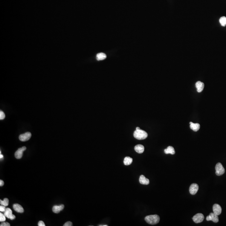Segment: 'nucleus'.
Listing matches in <instances>:
<instances>
[{
  "label": "nucleus",
  "instance_id": "nucleus-7",
  "mask_svg": "<svg viewBox=\"0 0 226 226\" xmlns=\"http://www.w3.org/2000/svg\"><path fill=\"white\" fill-rule=\"evenodd\" d=\"M206 219L207 221H212L213 222L217 223L219 222V217L217 215H216L214 213H211L208 216H207L206 218Z\"/></svg>",
  "mask_w": 226,
  "mask_h": 226
},
{
  "label": "nucleus",
  "instance_id": "nucleus-28",
  "mask_svg": "<svg viewBox=\"0 0 226 226\" xmlns=\"http://www.w3.org/2000/svg\"><path fill=\"white\" fill-rule=\"evenodd\" d=\"M4 184V182H3V181L1 180H0V186H2Z\"/></svg>",
  "mask_w": 226,
  "mask_h": 226
},
{
  "label": "nucleus",
  "instance_id": "nucleus-2",
  "mask_svg": "<svg viewBox=\"0 0 226 226\" xmlns=\"http://www.w3.org/2000/svg\"><path fill=\"white\" fill-rule=\"evenodd\" d=\"M148 136V134L145 131L139 129L136 130L134 133V137L138 140H143L146 139Z\"/></svg>",
  "mask_w": 226,
  "mask_h": 226
},
{
  "label": "nucleus",
  "instance_id": "nucleus-3",
  "mask_svg": "<svg viewBox=\"0 0 226 226\" xmlns=\"http://www.w3.org/2000/svg\"><path fill=\"white\" fill-rule=\"evenodd\" d=\"M216 174L217 176H220L224 174L225 173V169L221 163H218L215 166Z\"/></svg>",
  "mask_w": 226,
  "mask_h": 226
},
{
  "label": "nucleus",
  "instance_id": "nucleus-20",
  "mask_svg": "<svg viewBox=\"0 0 226 226\" xmlns=\"http://www.w3.org/2000/svg\"><path fill=\"white\" fill-rule=\"evenodd\" d=\"M0 203L1 205L7 206H8L9 204V200L7 198H5L4 199V200L2 201L1 200H0Z\"/></svg>",
  "mask_w": 226,
  "mask_h": 226
},
{
  "label": "nucleus",
  "instance_id": "nucleus-15",
  "mask_svg": "<svg viewBox=\"0 0 226 226\" xmlns=\"http://www.w3.org/2000/svg\"><path fill=\"white\" fill-rule=\"evenodd\" d=\"M190 128L194 132H197L199 131L200 128V125L198 123L194 124L192 122H190Z\"/></svg>",
  "mask_w": 226,
  "mask_h": 226
},
{
  "label": "nucleus",
  "instance_id": "nucleus-8",
  "mask_svg": "<svg viewBox=\"0 0 226 226\" xmlns=\"http://www.w3.org/2000/svg\"><path fill=\"white\" fill-rule=\"evenodd\" d=\"M4 215L6 217L9 219L11 220H13L16 218L15 216L12 214V211L10 208H6V211L4 212Z\"/></svg>",
  "mask_w": 226,
  "mask_h": 226
},
{
  "label": "nucleus",
  "instance_id": "nucleus-21",
  "mask_svg": "<svg viewBox=\"0 0 226 226\" xmlns=\"http://www.w3.org/2000/svg\"><path fill=\"white\" fill-rule=\"evenodd\" d=\"M219 22L223 26H225L226 25V17H222L219 19Z\"/></svg>",
  "mask_w": 226,
  "mask_h": 226
},
{
  "label": "nucleus",
  "instance_id": "nucleus-16",
  "mask_svg": "<svg viewBox=\"0 0 226 226\" xmlns=\"http://www.w3.org/2000/svg\"><path fill=\"white\" fill-rule=\"evenodd\" d=\"M135 150L138 153L142 154L144 152V147L142 144H137L135 146Z\"/></svg>",
  "mask_w": 226,
  "mask_h": 226
},
{
  "label": "nucleus",
  "instance_id": "nucleus-22",
  "mask_svg": "<svg viewBox=\"0 0 226 226\" xmlns=\"http://www.w3.org/2000/svg\"><path fill=\"white\" fill-rule=\"evenodd\" d=\"M6 217L4 214H3L1 212L0 213V222H3L6 220Z\"/></svg>",
  "mask_w": 226,
  "mask_h": 226
},
{
  "label": "nucleus",
  "instance_id": "nucleus-12",
  "mask_svg": "<svg viewBox=\"0 0 226 226\" xmlns=\"http://www.w3.org/2000/svg\"><path fill=\"white\" fill-rule=\"evenodd\" d=\"M13 207L15 211H17V212L22 213L24 212L23 208L22 207V206H21L20 204H18V203L14 204Z\"/></svg>",
  "mask_w": 226,
  "mask_h": 226
},
{
  "label": "nucleus",
  "instance_id": "nucleus-14",
  "mask_svg": "<svg viewBox=\"0 0 226 226\" xmlns=\"http://www.w3.org/2000/svg\"><path fill=\"white\" fill-rule=\"evenodd\" d=\"M64 208V205L61 204L60 206H54L52 208V211L53 212L58 214L60 213L61 211L63 210Z\"/></svg>",
  "mask_w": 226,
  "mask_h": 226
},
{
  "label": "nucleus",
  "instance_id": "nucleus-25",
  "mask_svg": "<svg viewBox=\"0 0 226 226\" xmlns=\"http://www.w3.org/2000/svg\"><path fill=\"white\" fill-rule=\"evenodd\" d=\"M64 226H72V223L70 221H68V222H66V223L64 225H63Z\"/></svg>",
  "mask_w": 226,
  "mask_h": 226
},
{
  "label": "nucleus",
  "instance_id": "nucleus-31",
  "mask_svg": "<svg viewBox=\"0 0 226 226\" xmlns=\"http://www.w3.org/2000/svg\"><path fill=\"white\" fill-rule=\"evenodd\" d=\"M139 129H140V128L139 127H137L136 129V130H139Z\"/></svg>",
  "mask_w": 226,
  "mask_h": 226
},
{
  "label": "nucleus",
  "instance_id": "nucleus-13",
  "mask_svg": "<svg viewBox=\"0 0 226 226\" xmlns=\"http://www.w3.org/2000/svg\"><path fill=\"white\" fill-rule=\"evenodd\" d=\"M139 181L141 184L143 185H148L150 183L149 180L145 178L144 175L140 176L139 179Z\"/></svg>",
  "mask_w": 226,
  "mask_h": 226
},
{
  "label": "nucleus",
  "instance_id": "nucleus-29",
  "mask_svg": "<svg viewBox=\"0 0 226 226\" xmlns=\"http://www.w3.org/2000/svg\"><path fill=\"white\" fill-rule=\"evenodd\" d=\"M3 155H2L1 153V154H0V159L3 158Z\"/></svg>",
  "mask_w": 226,
  "mask_h": 226
},
{
  "label": "nucleus",
  "instance_id": "nucleus-23",
  "mask_svg": "<svg viewBox=\"0 0 226 226\" xmlns=\"http://www.w3.org/2000/svg\"><path fill=\"white\" fill-rule=\"evenodd\" d=\"M5 113L3 111H0V120H3V119H5Z\"/></svg>",
  "mask_w": 226,
  "mask_h": 226
},
{
  "label": "nucleus",
  "instance_id": "nucleus-26",
  "mask_svg": "<svg viewBox=\"0 0 226 226\" xmlns=\"http://www.w3.org/2000/svg\"><path fill=\"white\" fill-rule=\"evenodd\" d=\"M0 226H10V225L8 222H3L0 225Z\"/></svg>",
  "mask_w": 226,
  "mask_h": 226
},
{
  "label": "nucleus",
  "instance_id": "nucleus-6",
  "mask_svg": "<svg viewBox=\"0 0 226 226\" xmlns=\"http://www.w3.org/2000/svg\"><path fill=\"white\" fill-rule=\"evenodd\" d=\"M31 134L30 132H26L25 133L19 136V139L22 142H25L29 140L31 138Z\"/></svg>",
  "mask_w": 226,
  "mask_h": 226
},
{
  "label": "nucleus",
  "instance_id": "nucleus-18",
  "mask_svg": "<svg viewBox=\"0 0 226 226\" xmlns=\"http://www.w3.org/2000/svg\"><path fill=\"white\" fill-rule=\"evenodd\" d=\"M133 161V159L130 157H126L124 158V163L125 165H131Z\"/></svg>",
  "mask_w": 226,
  "mask_h": 226
},
{
  "label": "nucleus",
  "instance_id": "nucleus-5",
  "mask_svg": "<svg viewBox=\"0 0 226 226\" xmlns=\"http://www.w3.org/2000/svg\"><path fill=\"white\" fill-rule=\"evenodd\" d=\"M26 148L25 146L19 149L15 153V158L17 159H19L22 158L23 156V152L26 150Z\"/></svg>",
  "mask_w": 226,
  "mask_h": 226
},
{
  "label": "nucleus",
  "instance_id": "nucleus-10",
  "mask_svg": "<svg viewBox=\"0 0 226 226\" xmlns=\"http://www.w3.org/2000/svg\"><path fill=\"white\" fill-rule=\"evenodd\" d=\"M213 213L214 214H215L216 215L219 216L222 213V208L221 206L218 204H214L213 206Z\"/></svg>",
  "mask_w": 226,
  "mask_h": 226
},
{
  "label": "nucleus",
  "instance_id": "nucleus-17",
  "mask_svg": "<svg viewBox=\"0 0 226 226\" xmlns=\"http://www.w3.org/2000/svg\"><path fill=\"white\" fill-rule=\"evenodd\" d=\"M164 152L166 154H170L171 155H174L176 153L174 148L172 146L168 147L167 148L164 150Z\"/></svg>",
  "mask_w": 226,
  "mask_h": 226
},
{
  "label": "nucleus",
  "instance_id": "nucleus-24",
  "mask_svg": "<svg viewBox=\"0 0 226 226\" xmlns=\"http://www.w3.org/2000/svg\"><path fill=\"white\" fill-rule=\"evenodd\" d=\"M5 206H3V205H0V212H5L6 211V208Z\"/></svg>",
  "mask_w": 226,
  "mask_h": 226
},
{
  "label": "nucleus",
  "instance_id": "nucleus-30",
  "mask_svg": "<svg viewBox=\"0 0 226 226\" xmlns=\"http://www.w3.org/2000/svg\"><path fill=\"white\" fill-rule=\"evenodd\" d=\"M99 226H107L108 225H99Z\"/></svg>",
  "mask_w": 226,
  "mask_h": 226
},
{
  "label": "nucleus",
  "instance_id": "nucleus-9",
  "mask_svg": "<svg viewBox=\"0 0 226 226\" xmlns=\"http://www.w3.org/2000/svg\"><path fill=\"white\" fill-rule=\"evenodd\" d=\"M199 187L198 184L193 183L189 188V192L191 195H195L199 190Z\"/></svg>",
  "mask_w": 226,
  "mask_h": 226
},
{
  "label": "nucleus",
  "instance_id": "nucleus-4",
  "mask_svg": "<svg viewBox=\"0 0 226 226\" xmlns=\"http://www.w3.org/2000/svg\"><path fill=\"white\" fill-rule=\"evenodd\" d=\"M204 219V216L203 214L201 213L196 214L193 217V220L196 223H199L202 222Z\"/></svg>",
  "mask_w": 226,
  "mask_h": 226
},
{
  "label": "nucleus",
  "instance_id": "nucleus-11",
  "mask_svg": "<svg viewBox=\"0 0 226 226\" xmlns=\"http://www.w3.org/2000/svg\"><path fill=\"white\" fill-rule=\"evenodd\" d=\"M196 87L197 89V91L199 93H201L203 91L204 88V83L201 81H198L196 83Z\"/></svg>",
  "mask_w": 226,
  "mask_h": 226
},
{
  "label": "nucleus",
  "instance_id": "nucleus-27",
  "mask_svg": "<svg viewBox=\"0 0 226 226\" xmlns=\"http://www.w3.org/2000/svg\"><path fill=\"white\" fill-rule=\"evenodd\" d=\"M39 226H45V225L44 223V222L42 221H40L38 222Z\"/></svg>",
  "mask_w": 226,
  "mask_h": 226
},
{
  "label": "nucleus",
  "instance_id": "nucleus-19",
  "mask_svg": "<svg viewBox=\"0 0 226 226\" xmlns=\"http://www.w3.org/2000/svg\"><path fill=\"white\" fill-rule=\"evenodd\" d=\"M106 58V55L104 53H99L96 55V59L98 61L105 60Z\"/></svg>",
  "mask_w": 226,
  "mask_h": 226
},
{
  "label": "nucleus",
  "instance_id": "nucleus-1",
  "mask_svg": "<svg viewBox=\"0 0 226 226\" xmlns=\"http://www.w3.org/2000/svg\"><path fill=\"white\" fill-rule=\"evenodd\" d=\"M159 220L160 218L159 216L156 214L149 215L145 217V220L150 225H156L159 223Z\"/></svg>",
  "mask_w": 226,
  "mask_h": 226
}]
</instances>
